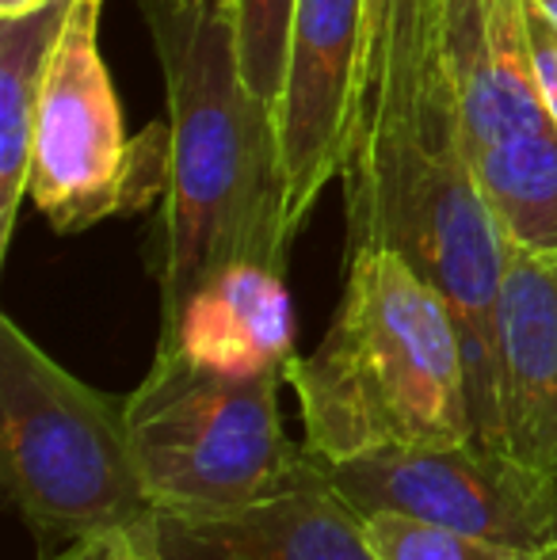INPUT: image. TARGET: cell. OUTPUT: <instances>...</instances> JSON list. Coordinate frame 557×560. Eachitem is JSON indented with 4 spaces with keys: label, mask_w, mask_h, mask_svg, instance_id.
Returning a JSON list of instances; mask_svg holds the SVG:
<instances>
[{
    "label": "cell",
    "mask_w": 557,
    "mask_h": 560,
    "mask_svg": "<svg viewBox=\"0 0 557 560\" xmlns=\"http://www.w3.org/2000/svg\"><path fill=\"white\" fill-rule=\"evenodd\" d=\"M161 61L172 126L164 207L149 271L161 287V328L230 264L287 271L279 112L245 84L237 12L218 0H138Z\"/></svg>",
    "instance_id": "6da1fadb"
},
{
    "label": "cell",
    "mask_w": 557,
    "mask_h": 560,
    "mask_svg": "<svg viewBox=\"0 0 557 560\" xmlns=\"http://www.w3.org/2000/svg\"><path fill=\"white\" fill-rule=\"evenodd\" d=\"M344 264V294L325 339L287 370L310 454L336 465L477 439L466 347L451 305L394 248L363 244Z\"/></svg>",
    "instance_id": "7a4b0ae2"
},
{
    "label": "cell",
    "mask_w": 557,
    "mask_h": 560,
    "mask_svg": "<svg viewBox=\"0 0 557 560\" xmlns=\"http://www.w3.org/2000/svg\"><path fill=\"white\" fill-rule=\"evenodd\" d=\"M348 252L382 244L409 259L459 320L477 439L508 450L500 420L504 229L454 138H397L344 172Z\"/></svg>",
    "instance_id": "3957f363"
},
{
    "label": "cell",
    "mask_w": 557,
    "mask_h": 560,
    "mask_svg": "<svg viewBox=\"0 0 557 560\" xmlns=\"http://www.w3.org/2000/svg\"><path fill=\"white\" fill-rule=\"evenodd\" d=\"M0 485L43 546L153 523L127 397H107L0 317Z\"/></svg>",
    "instance_id": "277c9868"
},
{
    "label": "cell",
    "mask_w": 557,
    "mask_h": 560,
    "mask_svg": "<svg viewBox=\"0 0 557 560\" xmlns=\"http://www.w3.org/2000/svg\"><path fill=\"white\" fill-rule=\"evenodd\" d=\"M279 374H230L179 351L127 397V423L156 511H230L268 500L313 462L282 423Z\"/></svg>",
    "instance_id": "5b68a950"
},
{
    "label": "cell",
    "mask_w": 557,
    "mask_h": 560,
    "mask_svg": "<svg viewBox=\"0 0 557 560\" xmlns=\"http://www.w3.org/2000/svg\"><path fill=\"white\" fill-rule=\"evenodd\" d=\"M454 141L512 241L557 256V122L538 89L527 0H469L446 38Z\"/></svg>",
    "instance_id": "8992f818"
},
{
    "label": "cell",
    "mask_w": 557,
    "mask_h": 560,
    "mask_svg": "<svg viewBox=\"0 0 557 560\" xmlns=\"http://www.w3.org/2000/svg\"><path fill=\"white\" fill-rule=\"evenodd\" d=\"M100 15L104 0H73L46 66L31 138L27 199L66 236L146 210L169 187L172 126L164 118L127 138L100 54Z\"/></svg>",
    "instance_id": "52a82bcc"
},
{
    "label": "cell",
    "mask_w": 557,
    "mask_h": 560,
    "mask_svg": "<svg viewBox=\"0 0 557 560\" xmlns=\"http://www.w3.org/2000/svg\"><path fill=\"white\" fill-rule=\"evenodd\" d=\"M325 472L359 511H402L531 557L557 546V472L481 439L382 450L325 465Z\"/></svg>",
    "instance_id": "ba28073f"
},
{
    "label": "cell",
    "mask_w": 557,
    "mask_h": 560,
    "mask_svg": "<svg viewBox=\"0 0 557 560\" xmlns=\"http://www.w3.org/2000/svg\"><path fill=\"white\" fill-rule=\"evenodd\" d=\"M363 58V0H294L279 92L282 210L298 236L321 191L344 176Z\"/></svg>",
    "instance_id": "9c48e42d"
},
{
    "label": "cell",
    "mask_w": 557,
    "mask_h": 560,
    "mask_svg": "<svg viewBox=\"0 0 557 560\" xmlns=\"http://www.w3.org/2000/svg\"><path fill=\"white\" fill-rule=\"evenodd\" d=\"M169 560H379L363 511L313 457L294 485L230 511H156Z\"/></svg>",
    "instance_id": "30bf717a"
},
{
    "label": "cell",
    "mask_w": 557,
    "mask_h": 560,
    "mask_svg": "<svg viewBox=\"0 0 557 560\" xmlns=\"http://www.w3.org/2000/svg\"><path fill=\"white\" fill-rule=\"evenodd\" d=\"M500 420L515 457L557 472V256L512 236L500 290Z\"/></svg>",
    "instance_id": "8fae6325"
},
{
    "label": "cell",
    "mask_w": 557,
    "mask_h": 560,
    "mask_svg": "<svg viewBox=\"0 0 557 560\" xmlns=\"http://www.w3.org/2000/svg\"><path fill=\"white\" fill-rule=\"evenodd\" d=\"M156 351H179L230 374L287 377L294 354L287 271L271 264H230L210 275L156 336Z\"/></svg>",
    "instance_id": "7c38bea8"
},
{
    "label": "cell",
    "mask_w": 557,
    "mask_h": 560,
    "mask_svg": "<svg viewBox=\"0 0 557 560\" xmlns=\"http://www.w3.org/2000/svg\"><path fill=\"white\" fill-rule=\"evenodd\" d=\"M466 8L469 0H397L394 4L379 104L344 172L397 138H454L446 38Z\"/></svg>",
    "instance_id": "4fadbf2b"
},
{
    "label": "cell",
    "mask_w": 557,
    "mask_h": 560,
    "mask_svg": "<svg viewBox=\"0 0 557 560\" xmlns=\"http://www.w3.org/2000/svg\"><path fill=\"white\" fill-rule=\"evenodd\" d=\"M73 0H50L27 15H0V256H8L27 199L31 138L50 54Z\"/></svg>",
    "instance_id": "5bb4252c"
},
{
    "label": "cell",
    "mask_w": 557,
    "mask_h": 560,
    "mask_svg": "<svg viewBox=\"0 0 557 560\" xmlns=\"http://www.w3.org/2000/svg\"><path fill=\"white\" fill-rule=\"evenodd\" d=\"M363 523L379 560H538L523 549L423 523L402 511H363Z\"/></svg>",
    "instance_id": "9a60e30c"
},
{
    "label": "cell",
    "mask_w": 557,
    "mask_h": 560,
    "mask_svg": "<svg viewBox=\"0 0 557 560\" xmlns=\"http://www.w3.org/2000/svg\"><path fill=\"white\" fill-rule=\"evenodd\" d=\"M233 12H237V54L245 84L256 96L279 104L294 0H237Z\"/></svg>",
    "instance_id": "2e32d148"
},
{
    "label": "cell",
    "mask_w": 557,
    "mask_h": 560,
    "mask_svg": "<svg viewBox=\"0 0 557 560\" xmlns=\"http://www.w3.org/2000/svg\"><path fill=\"white\" fill-rule=\"evenodd\" d=\"M46 560H169L161 546H156L153 523L127 526V530H107L92 534V538L69 541L54 557Z\"/></svg>",
    "instance_id": "e0dca14e"
},
{
    "label": "cell",
    "mask_w": 557,
    "mask_h": 560,
    "mask_svg": "<svg viewBox=\"0 0 557 560\" xmlns=\"http://www.w3.org/2000/svg\"><path fill=\"white\" fill-rule=\"evenodd\" d=\"M527 31L531 50H535L538 89H543V100L557 122V20H550L535 0H527Z\"/></svg>",
    "instance_id": "ac0fdd59"
},
{
    "label": "cell",
    "mask_w": 557,
    "mask_h": 560,
    "mask_svg": "<svg viewBox=\"0 0 557 560\" xmlns=\"http://www.w3.org/2000/svg\"><path fill=\"white\" fill-rule=\"evenodd\" d=\"M46 4H50V0H0V15H27Z\"/></svg>",
    "instance_id": "d6986e66"
},
{
    "label": "cell",
    "mask_w": 557,
    "mask_h": 560,
    "mask_svg": "<svg viewBox=\"0 0 557 560\" xmlns=\"http://www.w3.org/2000/svg\"><path fill=\"white\" fill-rule=\"evenodd\" d=\"M538 8H543L546 15H550V20H557V0H535Z\"/></svg>",
    "instance_id": "ffe728a7"
},
{
    "label": "cell",
    "mask_w": 557,
    "mask_h": 560,
    "mask_svg": "<svg viewBox=\"0 0 557 560\" xmlns=\"http://www.w3.org/2000/svg\"><path fill=\"white\" fill-rule=\"evenodd\" d=\"M538 560H557V546L550 549V553H543V557H538Z\"/></svg>",
    "instance_id": "44dd1931"
},
{
    "label": "cell",
    "mask_w": 557,
    "mask_h": 560,
    "mask_svg": "<svg viewBox=\"0 0 557 560\" xmlns=\"http://www.w3.org/2000/svg\"><path fill=\"white\" fill-rule=\"evenodd\" d=\"M218 4H230V8H233V4H237V0H218Z\"/></svg>",
    "instance_id": "7402d4cb"
}]
</instances>
